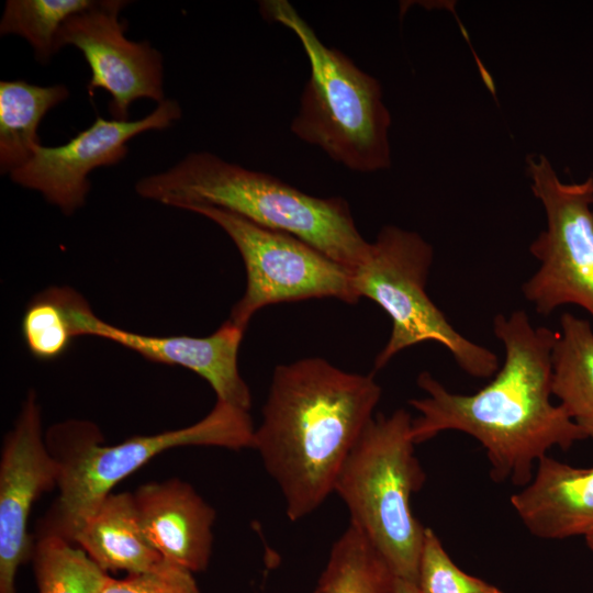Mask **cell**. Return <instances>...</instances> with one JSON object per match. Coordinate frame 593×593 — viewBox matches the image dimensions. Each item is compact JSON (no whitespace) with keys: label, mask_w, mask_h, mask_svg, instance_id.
Wrapping results in <instances>:
<instances>
[{"label":"cell","mask_w":593,"mask_h":593,"mask_svg":"<svg viewBox=\"0 0 593 593\" xmlns=\"http://www.w3.org/2000/svg\"><path fill=\"white\" fill-rule=\"evenodd\" d=\"M493 333L503 345L504 361L479 391L455 393L429 372L418 374L417 385L427 395L409 402L419 412L411 435L419 444L445 430L468 434L484 447L495 481L525 486L533 479L535 461L549 449H569L588 436L560 404L551 402L557 332L534 326L525 311L516 310L499 313Z\"/></svg>","instance_id":"cell-1"},{"label":"cell","mask_w":593,"mask_h":593,"mask_svg":"<svg viewBox=\"0 0 593 593\" xmlns=\"http://www.w3.org/2000/svg\"><path fill=\"white\" fill-rule=\"evenodd\" d=\"M380 396L372 374L346 372L322 358L276 367L251 448L278 484L290 521L310 515L334 492Z\"/></svg>","instance_id":"cell-2"},{"label":"cell","mask_w":593,"mask_h":593,"mask_svg":"<svg viewBox=\"0 0 593 593\" xmlns=\"http://www.w3.org/2000/svg\"><path fill=\"white\" fill-rule=\"evenodd\" d=\"M135 191L178 209L209 205L227 210L296 236L350 270L363 261L370 248L343 198L306 194L271 175L209 152L190 153L171 168L139 179Z\"/></svg>","instance_id":"cell-3"},{"label":"cell","mask_w":593,"mask_h":593,"mask_svg":"<svg viewBox=\"0 0 593 593\" xmlns=\"http://www.w3.org/2000/svg\"><path fill=\"white\" fill-rule=\"evenodd\" d=\"M255 427L248 411L216 400L197 423L155 435L133 436L107 446L99 427L67 419L45 435L58 465V495L37 525V535L59 536L74 544L86 519L123 479L160 452L182 446L251 448Z\"/></svg>","instance_id":"cell-4"},{"label":"cell","mask_w":593,"mask_h":593,"mask_svg":"<svg viewBox=\"0 0 593 593\" xmlns=\"http://www.w3.org/2000/svg\"><path fill=\"white\" fill-rule=\"evenodd\" d=\"M260 12L295 34L310 63L291 132L353 171L390 168L392 119L379 80L326 46L289 1H261Z\"/></svg>","instance_id":"cell-5"},{"label":"cell","mask_w":593,"mask_h":593,"mask_svg":"<svg viewBox=\"0 0 593 593\" xmlns=\"http://www.w3.org/2000/svg\"><path fill=\"white\" fill-rule=\"evenodd\" d=\"M412 417L403 409L368 423L343 463L334 492L350 522L385 559L396 578L417 582L426 527L412 512L425 473L415 456Z\"/></svg>","instance_id":"cell-6"},{"label":"cell","mask_w":593,"mask_h":593,"mask_svg":"<svg viewBox=\"0 0 593 593\" xmlns=\"http://www.w3.org/2000/svg\"><path fill=\"white\" fill-rule=\"evenodd\" d=\"M433 260L432 245L418 233L384 225L370 243L363 261L353 270L359 298L376 302L392 322L391 335L376 357L374 369L384 368L409 347L434 342L445 347L467 374L493 377L500 368L496 354L459 333L426 292Z\"/></svg>","instance_id":"cell-7"},{"label":"cell","mask_w":593,"mask_h":593,"mask_svg":"<svg viewBox=\"0 0 593 593\" xmlns=\"http://www.w3.org/2000/svg\"><path fill=\"white\" fill-rule=\"evenodd\" d=\"M526 172L546 228L529 245L539 266L523 295L542 316L575 305L593 317V176L563 181L542 154L527 156Z\"/></svg>","instance_id":"cell-8"},{"label":"cell","mask_w":593,"mask_h":593,"mask_svg":"<svg viewBox=\"0 0 593 593\" xmlns=\"http://www.w3.org/2000/svg\"><path fill=\"white\" fill-rule=\"evenodd\" d=\"M188 211L217 224L243 258L246 290L228 318L242 329L258 310L280 302L313 298H335L348 304L359 301L353 270L299 237L220 208L195 205Z\"/></svg>","instance_id":"cell-9"},{"label":"cell","mask_w":593,"mask_h":593,"mask_svg":"<svg viewBox=\"0 0 593 593\" xmlns=\"http://www.w3.org/2000/svg\"><path fill=\"white\" fill-rule=\"evenodd\" d=\"M128 1L101 0L70 16L57 37L58 51L66 45L78 48L88 63L90 97L97 89L111 96L112 119L128 121L131 104L141 98L160 103L164 93L163 55L149 42L125 37L127 23L120 12Z\"/></svg>","instance_id":"cell-10"},{"label":"cell","mask_w":593,"mask_h":593,"mask_svg":"<svg viewBox=\"0 0 593 593\" xmlns=\"http://www.w3.org/2000/svg\"><path fill=\"white\" fill-rule=\"evenodd\" d=\"M49 290L64 309L74 337H100L152 361L189 369L208 381L216 400L249 411L251 394L237 365L245 331L230 320L205 337L146 335L101 320L86 299L69 287H51Z\"/></svg>","instance_id":"cell-11"},{"label":"cell","mask_w":593,"mask_h":593,"mask_svg":"<svg viewBox=\"0 0 593 593\" xmlns=\"http://www.w3.org/2000/svg\"><path fill=\"white\" fill-rule=\"evenodd\" d=\"M180 104L165 99L148 115L136 121L97 116L91 125L58 146L41 145L34 156L10 174L13 182L40 192L65 215L74 214L86 202L96 168L113 166L127 153V143L152 130H166L181 119Z\"/></svg>","instance_id":"cell-12"},{"label":"cell","mask_w":593,"mask_h":593,"mask_svg":"<svg viewBox=\"0 0 593 593\" xmlns=\"http://www.w3.org/2000/svg\"><path fill=\"white\" fill-rule=\"evenodd\" d=\"M58 465L46 445L34 391L3 441L0 460V593H16L19 567L33 556L27 532L33 504L57 488Z\"/></svg>","instance_id":"cell-13"},{"label":"cell","mask_w":593,"mask_h":593,"mask_svg":"<svg viewBox=\"0 0 593 593\" xmlns=\"http://www.w3.org/2000/svg\"><path fill=\"white\" fill-rule=\"evenodd\" d=\"M133 496L144 535L157 553L193 573L204 571L215 510L179 479L142 484Z\"/></svg>","instance_id":"cell-14"},{"label":"cell","mask_w":593,"mask_h":593,"mask_svg":"<svg viewBox=\"0 0 593 593\" xmlns=\"http://www.w3.org/2000/svg\"><path fill=\"white\" fill-rule=\"evenodd\" d=\"M511 504L536 537L563 539L593 532V467L575 468L547 455Z\"/></svg>","instance_id":"cell-15"},{"label":"cell","mask_w":593,"mask_h":593,"mask_svg":"<svg viewBox=\"0 0 593 593\" xmlns=\"http://www.w3.org/2000/svg\"><path fill=\"white\" fill-rule=\"evenodd\" d=\"M74 544L107 573H141L163 560L144 535L130 492L109 494L86 519Z\"/></svg>","instance_id":"cell-16"},{"label":"cell","mask_w":593,"mask_h":593,"mask_svg":"<svg viewBox=\"0 0 593 593\" xmlns=\"http://www.w3.org/2000/svg\"><path fill=\"white\" fill-rule=\"evenodd\" d=\"M69 97L65 85L38 86L24 80L0 82V171L24 166L42 145L37 134L45 114Z\"/></svg>","instance_id":"cell-17"},{"label":"cell","mask_w":593,"mask_h":593,"mask_svg":"<svg viewBox=\"0 0 593 593\" xmlns=\"http://www.w3.org/2000/svg\"><path fill=\"white\" fill-rule=\"evenodd\" d=\"M551 392L573 418L593 415V328L569 312L559 321L551 350Z\"/></svg>","instance_id":"cell-18"},{"label":"cell","mask_w":593,"mask_h":593,"mask_svg":"<svg viewBox=\"0 0 593 593\" xmlns=\"http://www.w3.org/2000/svg\"><path fill=\"white\" fill-rule=\"evenodd\" d=\"M37 593H101L109 574L80 547L54 535L34 542Z\"/></svg>","instance_id":"cell-19"},{"label":"cell","mask_w":593,"mask_h":593,"mask_svg":"<svg viewBox=\"0 0 593 593\" xmlns=\"http://www.w3.org/2000/svg\"><path fill=\"white\" fill-rule=\"evenodd\" d=\"M93 3V0H8L0 33L23 37L36 60L46 65L58 52L57 37L64 23Z\"/></svg>","instance_id":"cell-20"},{"label":"cell","mask_w":593,"mask_h":593,"mask_svg":"<svg viewBox=\"0 0 593 593\" xmlns=\"http://www.w3.org/2000/svg\"><path fill=\"white\" fill-rule=\"evenodd\" d=\"M21 326L27 349L40 360L59 358L75 338L64 309L48 288L27 305Z\"/></svg>","instance_id":"cell-21"},{"label":"cell","mask_w":593,"mask_h":593,"mask_svg":"<svg viewBox=\"0 0 593 593\" xmlns=\"http://www.w3.org/2000/svg\"><path fill=\"white\" fill-rule=\"evenodd\" d=\"M416 585L421 593H503L495 585L462 571L428 527L425 529Z\"/></svg>","instance_id":"cell-22"},{"label":"cell","mask_w":593,"mask_h":593,"mask_svg":"<svg viewBox=\"0 0 593 593\" xmlns=\"http://www.w3.org/2000/svg\"><path fill=\"white\" fill-rule=\"evenodd\" d=\"M101 593H200L190 570L161 560L153 568L122 579L108 577Z\"/></svg>","instance_id":"cell-23"},{"label":"cell","mask_w":593,"mask_h":593,"mask_svg":"<svg viewBox=\"0 0 593 593\" xmlns=\"http://www.w3.org/2000/svg\"><path fill=\"white\" fill-rule=\"evenodd\" d=\"M314 593H374V591L355 578L335 575L318 581Z\"/></svg>","instance_id":"cell-24"},{"label":"cell","mask_w":593,"mask_h":593,"mask_svg":"<svg viewBox=\"0 0 593 593\" xmlns=\"http://www.w3.org/2000/svg\"><path fill=\"white\" fill-rule=\"evenodd\" d=\"M395 593H421L416 583L396 578Z\"/></svg>","instance_id":"cell-25"},{"label":"cell","mask_w":593,"mask_h":593,"mask_svg":"<svg viewBox=\"0 0 593 593\" xmlns=\"http://www.w3.org/2000/svg\"><path fill=\"white\" fill-rule=\"evenodd\" d=\"M577 423L584 430L588 438H593V415L577 419Z\"/></svg>","instance_id":"cell-26"},{"label":"cell","mask_w":593,"mask_h":593,"mask_svg":"<svg viewBox=\"0 0 593 593\" xmlns=\"http://www.w3.org/2000/svg\"><path fill=\"white\" fill-rule=\"evenodd\" d=\"M588 547L593 551V532L585 536Z\"/></svg>","instance_id":"cell-27"}]
</instances>
